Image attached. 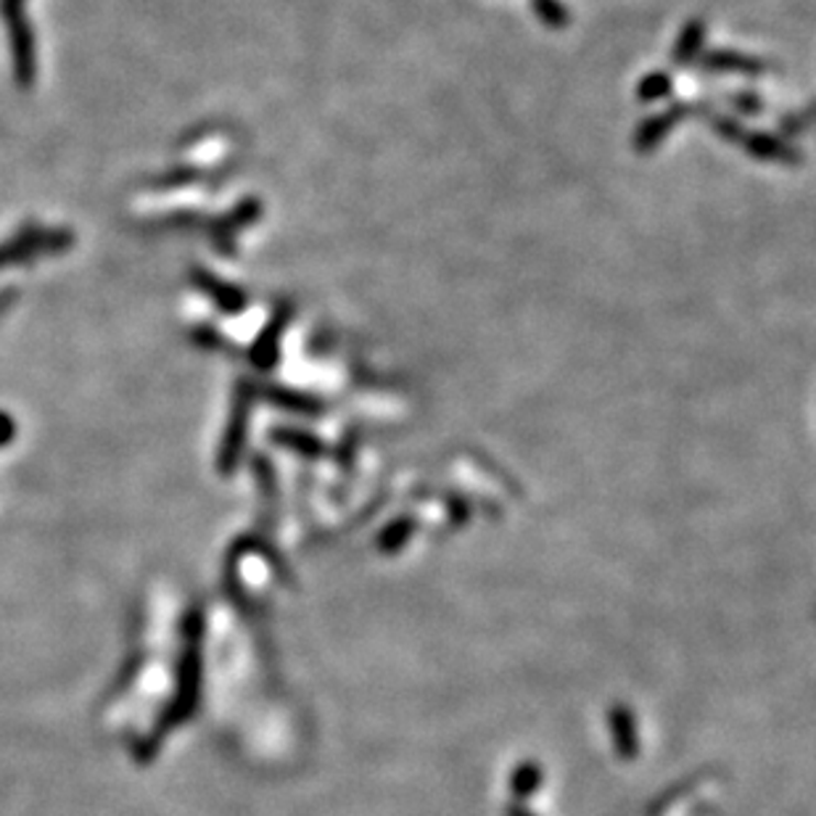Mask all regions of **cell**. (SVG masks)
<instances>
[{"mask_svg":"<svg viewBox=\"0 0 816 816\" xmlns=\"http://www.w3.org/2000/svg\"><path fill=\"white\" fill-rule=\"evenodd\" d=\"M0 14H3L5 30L11 37V54H14V69L16 80L22 88H30L37 75L35 64V41H32V30L24 19V0H0Z\"/></svg>","mask_w":816,"mask_h":816,"instance_id":"1","label":"cell"},{"mask_svg":"<svg viewBox=\"0 0 816 816\" xmlns=\"http://www.w3.org/2000/svg\"><path fill=\"white\" fill-rule=\"evenodd\" d=\"M610 729H614L616 753L621 756L624 761L635 759L637 750H640V740H637V724L631 710L624 706H616L610 710Z\"/></svg>","mask_w":816,"mask_h":816,"instance_id":"2","label":"cell"},{"mask_svg":"<svg viewBox=\"0 0 816 816\" xmlns=\"http://www.w3.org/2000/svg\"><path fill=\"white\" fill-rule=\"evenodd\" d=\"M539 785H542V769L534 761H523L521 767H516V772L510 776V790L516 798H529L534 795Z\"/></svg>","mask_w":816,"mask_h":816,"instance_id":"3","label":"cell"},{"mask_svg":"<svg viewBox=\"0 0 816 816\" xmlns=\"http://www.w3.org/2000/svg\"><path fill=\"white\" fill-rule=\"evenodd\" d=\"M412 534V523L401 521V523H392L388 529L381 534V550L384 552H399L401 544L407 542Z\"/></svg>","mask_w":816,"mask_h":816,"instance_id":"4","label":"cell"},{"mask_svg":"<svg viewBox=\"0 0 816 816\" xmlns=\"http://www.w3.org/2000/svg\"><path fill=\"white\" fill-rule=\"evenodd\" d=\"M534 5L548 22H565V9L561 3H555V0H534Z\"/></svg>","mask_w":816,"mask_h":816,"instance_id":"5","label":"cell"},{"mask_svg":"<svg viewBox=\"0 0 816 816\" xmlns=\"http://www.w3.org/2000/svg\"><path fill=\"white\" fill-rule=\"evenodd\" d=\"M199 283H201V286H212L214 288V291H222V286H220V283H217V280H212V278H207V275H199ZM228 291H230V288H228ZM212 294L214 296V299L217 301H220V305L222 307H228V309H239V307H235L233 305V301H230V294Z\"/></svg>","mask_w":816,"mask_h":816,"instance_id":"6","label":"cell"},{"mask_svg":"<svg viewBox=\"0 0 816 816\" xmlns=\"http://www.w3.org/2000/svg\"><path fill=\"white\" fill-rule=\"evenodd\" d=\"M11 431H14V426H11V420L5 416H0V444L5 442V439L11 437Z\"/></svg>","mask_w":816,"mask_h":816,"instance_id":"7","label":"cell"},{"mask_svg":"<svg viewBox=\"0 0 816 816\" xmlns=\"http://www.w3.org/2000/svg\"><path fill=\"white\" fill-rule=\"evenodd\" d=\"M505 816H537V814H531L529 808L521 806V803H510L508 812H505Z\"/></svg>","mask_w":816,"mask_h":816,"instance_id":"8","label":"cell"}]
</instances>
